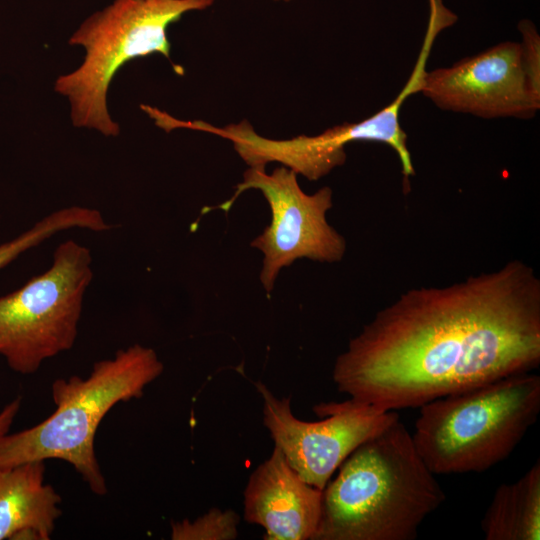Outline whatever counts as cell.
Returning <instances> with one entry per match:
<instances>
[{
    "label": "cell",
    "instance_id": "obj_6",
    "mask_svg": "<svg viewBox=\"0 0 540 540\" xmlns=\"http://www.w3.org/2000/svg\"><path fill=\"white\" fill-rule=\"evenodd\" d=\"M91 264L89 249L67 240L46 272L0 296V356L10 369L35 373L45 360L73 347L93 279Z\"/></svg>",
    "mask_w": 540,
    "mask_h": 540
},
{
    "label": "cell",
    "instance_id": "obj_13",
    "mask_svg": "<svg viewBox=\"0 0 540 540\" xmlns=\"http://www.w3.org/2000/svg\"><path fill=\"white\" fill-rule=\"evenodd\" d=\"M71 228L95 232L111 228L102 214L93 208L70 206L59 209L34 224L17 237L0 244V270L25 251L39 245L54 234Z\"/></svg>",
    "mask_w": 540,
    "mask_h": 540
},
{
    "label": "cell",
    "instance_id": "obj_8",
    "mask_svg": "<svg viewBox=\"0 0 540 540\" xmlns=\"http://www.w3.org/2000/svg\"><path fill=\"white\" fill-rule=\"evenodd\" d=\"M255 387L263 399L264 426L275 446L305 482L320 490L358 446L400 417L394 410L383 411L349 398L320 403L313 411L322 420L303 421L293 415L289 397L276 398L261 382Z\"/></svg>",
    "mask_w": 540,
    "mask_h": 540
},
{
    "label": "cell",
    "instance_id": "obj_7",
    "mask_svg": "<svg viewBox=\"0 0 540 540\" xmlns=\"http://www.w3.org/2000/svg\"><path fill=\"white\" fill-rule=\"evenodd\" d=\"M297 173L280 166L267 174L265 168L249 167L235 193L224 203L208 210L228 212L238 196L246 190L262 192L271 209V222L257 236L251 246L264 257L260 281L270 293L281 269L299 258L321 263L342 260L346 252L345 238L327 221L332 208V190L323 187L314 194H306L299 186Z\"/></svg>",
    "mask_w": 540,
    "mask_h": 540
},
{
    "label": "cell",
    "instance_id": "obj_16",
    "mask_svg": "<svg viewBox=\"0 0 540 540\" xmlns=\"http://www.w3.org/2000/svg\"><path fill=\"white\" fill-rule=\"evenodd\" d=\"M285 1H288V0H285Z\"/></svg>",
    "mask_w": 540,
    "mask_h": 540
},
{
    "label": "cell",
    "instance_id": "obj_14",
    "mask_svg": "<svg viewBox=\"0 0 540 540\" xmlns=\"http://www.w3.org/2000/svg\"><path fill=\"white\" fill-rule=\"evenodd\" d=\"M239 516L233 510L217 508L190 521L171 522L173 540H233L238 536Z\"/></svg>",
    "mask_w": 540,
    "mask_h": 540
},
{
    "label": "cell",
    "instance_id": "obj_5",
    "mask_svg": "<svg viewBox=\"0 0 540 540\" xmlns=\"http://www.w3.org/2000/svg\"><path fill=\"white\" fill-rule=\"evenodd\" d=\"M214 0H114L88 17L69 39L85 49L82 64L59 76L55 91L68 98L76 127L106 136L119 134L107 108V92L118 70L134 58L160 53L170 59L168 26Z\"/></svg>",
    "mask_w": 540,
    "mask_h": 540
},
{
    "label": "cell",
    "instance_id": "obj_10",
    "mask_svg": "<svg viewBox=\"0 0 540 540\" xmlns=\"http://www.w3.org/2000/svg\"><path fill=\"white\" fill-rule=\"evenodd\" d=\"M322 493L305 482L274 447L251 474L244 492V518L265 529L267 540H313Z\"/></svg>",
    "mask_w": 540,
    "mask_h": 540
},
{
    "label": "cell",
    "instance_id": "obj_12",
    "mask_svg": "<svg viewBox=\"0 0 540 540\" xmlns=\"http://www.w3.org/2000/svg\"><path fill=\"white\" fill-rule=\"evenodd\" d=\"M486 540L540 539V462L495 490L482 521Z\"/></svg>",
    "mask_w": 540,
    "mask_h": 540
},
{
    "label": "cell",
    "instance_id": "obj_1",
    "mask_svg": "<svg viewBox=\"0 0 540 540\" xmlns=\"http://www.w3.org/2000/svg\"><path fill=\"white\" fill-rule=\"evenodd\" d=\"M540 363V279L520 260L446 286L412 288L376 313L333 367L341 393L383 411Z\"/></svg>",
    "mask_w": 540,
    "mask_h": 540
},
{
    "label": "cell",
    "instance_id": "obj_4",
    "mask_svg": "<svg viewBox=\"0 0 540 540\" xmlns=\"http://www.w3.org/2000/svg\"><path fill=\"white\" fill-rule=\"evenodd\" d=\"M411 433L433 474L483 472L505 460L540 412V377L531 372L421 405Z\"/></svg>",
    "mask_w": 540,
    "mask_h": 540
},
{
    "label": "cell",
    "instance_id": "obj_9",
    "mask_svg": "<svg viewBox=\"0 0 540 540\" xmlns=\"http://www.w3.org/2000/svg\"><path fill=\"white\" fill-rule=\"evenodd\" d=\"M420 92L442 110L486 119H529L540 109V85L527 72L521 42L426 71Z\"/></svg>",
    "mask_w": 540,
    "mask_h": 540
},
{
    "label": "cell",
    "instance_id": "obj_3",
    "mask_svg": "<svg viewBox=\"0 0 540 540\" xmlns=\"http://www.w3.org/2000/svg\"><path fill=\"white\" fill-rule=\"evenodd\" d=\"M163 369L152 348L134 344L94 363L86 378L55 380L51 386L55 411L33 427L0 437V467L63 460L92 492L105 495L107 485L94 450L97 428L115 404L141 397Z\"/></svg>",
    "mask_w": 540,
    "mask_h": 540
},
{
    "label": "cell",
    "instance_id": "obj_15",
    "mask_svg": "<svg viewBox=\"0 0 540 540\" xmlns=\"http://www.w3.org/2000/svg\"><path fill=\"white\" fill-rule=\"evenodd\" d=\"M21 398L18 397L8 405H6L0 412V437L9 433L10 427L20 410Z\"/></svg>",
    "mask_w": 540,
    "mask_h": 540
},
{
    "label": "cell",
    "instance_id": "obj_11",
    "mask_svg": "<svg viewBox=\"0 0 540 540\" xmlns=\"http://www.w3.org/2000/svg\"><path fill=\"white\" fill-rule=\"evenodd\" d=\"M44 476V461L0 467V540L51 538L61 497Z\"/></svg>",
    "mask_w": 540,
    "mask_h": 540
},
{
    "label": "cell",
    "instance_id": "obj_2",
    "mask_svg": "<svg viewBox=\"0 0 540 540\" xmlns=\"http://www.w3.org/2000/svg\"><path fill=\"white\" fill-rule=\"evenodd\" d=\"M445 499L399 417L358 446L327 483L313 540H413Z\"/></svg>",
    "mask_w": 540,
    "mask_h": 540
}]
</instances>
